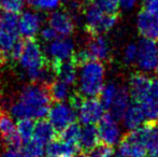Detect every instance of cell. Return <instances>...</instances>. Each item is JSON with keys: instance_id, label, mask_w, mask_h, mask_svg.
<instances>
[{"instance_id": "6da1fadb", "label": "cell", "mask_w": 158, "mask_h": 157, "mask_svg": "<svg viewBox=\"0 0 158 157\" xmlns=\"http://www.w3.org/2000/svg\"><path fill=\"white\" fill-rule=\"evenodd\" d=\"M51 100L48 85L30 84L22 89L17 100L11 105V114L19 119L44 118L51 108Z\"/></svg>"}, {"instance_id": "7a4b0ae2", "label": "cell", "mask_w": 158, "mask_h": 157, "mask_svg": "<svg viewBox=\"0 0 158 157\" xmlns=\"http://www.w3.org/2000/svg\"><path fill=\"white\" fill-rule=\"evenodd\" d=\"M106 68L102 61L88 60L80 66L79 93L84 97H97L104 85Z\"/></svg>"}, {"instance_id": "3957f363", "label": "cell", "mask_w": 158, "mask_h": 157, "mask_svg": "<svg viewBox=\"0 0 158 157\" xmlns=\"http://www.w3.org/2000/svg\"><path fill=\"white\" fill-rule=\"evenodd\" d=\"M83 19L86 34L89 36H101L114 27L118 19V14H106L92 3L84 8Z\"/></svg>"}, {"instance_id": "277c9868", "label": "cell", "mask_w": 158, "mask_h": 157, "mask_svg": "<svg viewBox=\"0 0 158 157\" xmlns=\"http://www.w3.org/2000/svg\"><path fill=\"white\" fill-rule=\"evenodd\" d=\"M19 19L15 13L6 12L0 16V51L10 55L19 41Z\"/></svg>"}, {"instance_id": "5b68a950", "label": "cell", "mask_w": 158, "mask_h": 157, "mask_svg": "<svg viewBox=\"0 0 158 157\" xmlns=\"http://www.w3.org/2000/svg\"><path fill=\"white\" fill-rule=\"evenodd\" d=\"M137 63L142 71L150 72L155 69L158 61V45L156 41L142 38L137 45Z\"/></svg>"}, {"instance_id": "8992f818", "label": "cell", "mask_w": 158, "mask_h": 157, "mask_svg": "<svg viewBox=\"0 0 158 157\" xmlns=\"http://www.w3.org/2000/svg\"><path fill=\"white\" fill-rule=\"evenodd\" d=\"M48 122L56 131L60 132L67 126L74 123L77 119V111L66 102H55L48 110Z\"/></svg>"}, {"instance_id": "52a82bcc", "label": "cell", "mask_w": 158, "mask_h": 157, "mask_svg": "<svg viewBox=\"0 0 158 157\" xmlns=\"http://www.w3.org/2000/svg\"><path fill=\"white\" fill-rule=\"evenodd\" d=\"M104 114V108L96 97H85L77 110V116L83 125H95L99 123Z\"/></svg>"}, {"instance_id": "ba28073f", "label": "cell", "mask_w": 158, "mask_h": 157, "mask_svg": "<svg viewBox=\"0 0 158 157\" xmlns=\"http://www.w3.org/2000/svg\"><path fill=\"white\" fill-rule=\"evenodd\" d=\"M97 128L102 143L110 147L119 143L122 139V131L118 126V121H116L109 112L103 114Z\"/></svg>"}, {"instance_id": "9c48e42d", "label": "cell", "mask_w": 158, "mask_h": 157, "mask_svg": "<svg viewBox=\"0 0 158 157\" xmlns=\"http://www.w3.org/2000/svg\"><path fill=\"white\" fill-rule=\"evenodd\" d=\"M73 53H74L73 41L67 37H61L48 43L46 48V55H48L46 59L48 63L68 60L72 57Z\"/></svg>"}, {"instance_id": "30bf717a", "label": "cell", "mask_w": 158, "mask_h": 157, "mask_svg": "<svg viewBox=\"0 0 158 157\" xmlns=\"http://www.w3.org/2000/svg\"><path fill=\"white\" fill-rule=\"evenodd\" d=\"M84 51L89 60L106 61L110 59L111 48L109 42L101 36H89Z\"/></svg>"}, {"instance_id": "8fae6325", "label": "cell", "mask_w": 158, "mask_h": 157, "mask_svg": "<svg viewBox=\"0 0 158 157\" xmlns=\"http://www.w3.org/2000/svg\"><path fill=\"white\" fill-rule=\"evenodd\" d=\"M153 80L146 74L141 72H135L131 74L129 79V94L135 100V102L140 103L150 93L152 88Z\"/></svg>"}, {"instance_id": "7c38bea8", "label": "cell", "mask_w": 158, "mask_h": 157, "mask_svg": "<svg viewBox=\"0 0 158 157\" xmlns=\"http://www.w3.org/2000/svg\"><path fill=\"white\" fill-rule=\"evenodd\" d=\"M148 150L138 139L133 130L122 137L118 145V154L127 157H146Z\"/></svg>"}, {"instance_id": "4fadbf2b", "label": "cell", "mask_w": 158, "mask_h": 157, "mask_svg": "<svg viewBox=\"0 0 158 157\" xmlns=\"http://www.w3.org/2000/svg\"><path fill=\"white\" fill-rule=\"evenodd\" d=\"M48 25L59 37H68L74 31L75 23L72 15L66 11H55L48 17Z\"/></svg>"}, {"instance_id": "5bb4252c", "label": "cell", "mask_w": 158, "mask_h": 157, "mask_svg": "<svg viewBox=\"0 0 158 157\" xmlns=\"http://www.w3.org/2000/svg\"><path fill=\"white\" fill-rule=\"evenodd\" d=\"M137 27L143 38L158 41V14L142 10L138 15Z\"/></svg>"}, {"instance_id": "9a60e30c", "label": "cell", "mask_w": 158, "mask_h": 157, "mask_svg": "<svg viewBox=\"0 0 158 157\" xmlns=\"http://www.w3.org/2000/svg\"><path fill=\"white\" fill-rule=\"evenodd\" d=\"M42 16L33 11H25L19 19V31L26 39H33L39 32Z\"/></svg>"}, {"instance_id": "2e32d148", "label": "cell", "mask_w": 158, "mask_h": 157, "mask_svg": "<svg viewBox=\"0 0 158 157\" xmlns=\"http://www.w3.org/2000/svg\"><path fill=\"white\" fill-rule=\"evenodd\" d=\"M133 132L138 137L141 143L146 147L148 152H151L158 147V122H146L140 127L133 129Z\"/></svg>"}, {"instance_id": "e0dca14e", "label": "cell", "mask_w": 158, "mask_h": 157, "mask_svg": "<svg viewBox=\"0 0 158 157\" xmlns=\"http://www.w3.org/2000/svg\"><path fill=\"white\" fill-rule=\"evenodd\" d=\"M81 151L77 144L69 143L61 139L52 140L48 143V147L45 149L46 157H75L79 155V152Z\"/></svg>"}, {"instance_id": "ac0fdd59", "label": "cell", "mask_w": 158, "mask_h": 157, "mask_svg": "<svg viewBox=\"0 0 158 157\" xmlns=\"http://www.w3.org/2000/svg\"><path fill=\"white\" fill-rule=\"evenodd\" d=\"M52 70L54 71L55 76L57 80L64 82L69 85H73L77 81V65L72 60L64 61H55V63H48Z\"/></svg>"}, {"instance_id": "d6986e66", "label": "cell", "mask_w": 158, "mask_h": 157, "mask_svg": "<svg viewBox=\"0 0 158 157\" xmlns=\"http://www.w3.org/2000/svg\"><path fill=\"white\" fill-rule=\"evenodd\" d=\"M145 119L148 122L158 121V79L153 80L152 88L148 96L140 102Z\"/></svg>"}, {"instance_id": "ffe728a7", "label": "cell", "mask_w": 158, "mask_h": 157, "mask_svg": "<svg viewBox=\"0 0 158 157\" xmlns=\"http://www.w3.org/2000/svg\"><path fill=\"white\" fill-rule=\"evenodd\" d=\"M129 99H130V94L126 86H117V92L114 97L112 105L110 107V112L109 113L113 116L116 121H121L124 116V113L128 108Z\"/></svg>"}, {"instance_id": "44dd1931", "label": "cell", "mask_w": 158, "mask_h": 157, "mask_svg": "<svg viewBox=\"0 0 158 157\" xmlns=\"http://www.w3.org/2000/svg\"><path fill=\"white\" fill-rule=\"evenodd\" d=\"M122 119H123L124 126L128 131L140 127L145 121V115L141 105L138 102L129 105Z\"/></svg>"}, {"instance_id": "7402d4cb", "label": "cell", "mask_w": 158, "mask_h": 157, "mask_svg": "<svg viewBox=\"0 0 158 157\" xmlns=\"http://www.w3.org/2000/svg\"><path fill=\"white\" fill-rule=\"evenodd\" d=\"M99 132L95 125H84L82 128L81 137L79 141V147L83 154H86L93 150L99 143Z\"/></svg>"}, {"instance_id": "603a6c76", "label": "cell", "mask_w": 158, "mask_h": 157, "mask_svg": "<svg viewBox=\"0 0 158 157\" xmlns=\"http://www.w3.org/2000/svg\"><path fill=\"white\" fill-rule=\"evenodd\" d=\"M55 138H56V130L48 121L41 118L35 124L32 139H35L38 142L44 145L50 143Z\"/></svg>"}, {"instance_id": "cb8c5ba5", "label": "cell", "mask_w": 158, "mask_h": 157, "mask_svg": "<svg viewBox=\"0 0 158 157\" xmlns=\"http://www.w3.org/2000/svg\"><path fill=\"white\" fill-rule=\"evenodd\" d=\"M70 86L71 85L64 83L60 80H54L52 83L48 85L51 99L55 102H64V100L69 99L71 95Z\"/></svg>"}, {"instance_id": "d4e9b609", "label": "cell", "mask_w": 158, "mask_h": 157, "mask_svg": "<svg viewBox=\"0 0 158 157\" xmlns=\"http://www.w3.org/2000/svg\"><path fill=\"white\" fill-rule=\"evenodd\" d=\"M35 123L30 118H21L16 124V131L24 143L29 142L33 138Z\"/></svg>"}, {"instance_id": "484cf974", "label": "cell", "mask_w": 158, "mask_h": 157, "mask_svg": "<svg viewBox=\"0 0 158 157\" xmlns=\"http://www.w3.org/2000/svg\"><path fill=\"white\" fill-rule=\"evenodd\" d=\"M81 132H82V128L81 126L77 123H72L69 126H67L64 130H61L59 132V139L66 141L69 143H73V144H77L79 145V141H80V137H81Z\"/></svg>"}, {"instance_id": "4316f807", "label": "cell", "mask_w": 158, "mask_h": 157, "mask_svg": "<svg viewBox=\"0 0 158 157\" xmlns=\"http://www.w3.org/2000/svg\"><path fill=\"white\" fill-rule=\"evenodd\" d=\"M116 92H117V85L115 83H112V82H110V83L106 84V85H103V87H102L101 92H100V102H101V105H103L104 109L109 110L111 107V105H112L113 100H114V97L115 95H116Z\"/></svg>"}, {"instance_id": "83f0119b", "label": "cell", "mask_w": 158, "mask_h": 157, "mask_svg": "<svg viewBox=\"0 0 158 157\" xmlns=\"http://www.w3.org/2000/svg\"><path fill=\"white\" fill-rule=\"evenodd\" d=\"M22 155L23 157H44L45 155L44 145L35 139H31L29 142L25 143V145L23 147Z\"/></svg>"}, {"instance_id": "f1b7e54d", "label": "cell", "mask_w": 158, "mask_h": 157, "mask_svg": "<svg viewBox=\"0 0 158 157\" xmlns=\"http://www.w3.org/2000/svg\"><path fill=\"white\" fill-rule=\"evenodd\" d=\"M93 3L106 14H118L119 0H94Z\"/></svg>"}, {"instance_id": "f546056e", "label": "cell", "mask_w": 158, "mask_h": 157, "mask_svg": "<svg viewBox=\"0 0 158 157\" xmlns=\"http://www.w3.org/2000/svg\"><path fill=\"white\" fill-rule=\"evenodd\" d=\"M14 131H16V125H15L12 118L6 115V114H3V115L1 114V116H0V137H1V139Z\"/></svg>"}, {"instance_id": "4dcf8cb0", "label": "cell", "mask_w": 158, "mask_h": 157, "mask_svg": "<svg viewBox=\"0 0 158 157\" xmlns=\"http://www.w3.org/2000/svg\"><path fill=\"white\" fill-rule=\"evenodd\" d=\"M25 0H0V8L4 12L19 13L23 10Z\"/></svg>"}, {"instance_id": "1f68e13d", "label": "cell", "mask_w": 158, "mask_h": 157, "mask_svg": "<svg viewBox=\"0 0 158 157\" xmlns=\"http://www.w3.org/2000/svg\"><path fill=\"white\" fill-rule=\"evenodd\" d=\"M113 154V147L104 143H98L93 150L85 155L87 157H111Z\"/></svg>"}, {"instance_id": "d6a6232c", "label": "cell", "mask_w": 158, "mask_h": 157, "mask_svg": "<svg viewBox=\"0 0 158 157\" xmlns=\"http://www.w3.org/2000/svg\"><path fill=\"white\" fill-rule=\"evenodd\" d=\"M30 6L37 10L51 11L58 6L59 0H27Z\"/></svg>"}, {"instance_id": "836d02e7", "label": "cell", "mask_w": 158, "mask_h": 157, "mask_svg": "<svg viewBox=\"0 0 158 157\" xmlns=\"http://www.w3.org/2000/svg\"><path fill=\"white\" fill-rule=\"evenodd\" d=\"M137 52L138 48L137 45L133 43H130L125 48L124 50V61L127 64V65H131V64L135 63V59H137Z\"/></svg>"}, {"instance_id": "e575fe53", "label": "cell", "mask_w": 158, "mask_h": 157, "mask_svg": "<svg viewBox=\"0 0 158 157\" xmlns=\"http://www.w3.org/2000/svg\"><path fill=\"white\" fill-rule=\"evenodd\" d=\"M40 36H41V39L43 40L44 42H48V43L54 41L55 39L59 38L58 34H57L51 26L43 28V29L41 30V32H40Z\"/></svg>"}, {"instance_id": "d590c367", "label": "cell", "mask_w": 158, "mask_h": 157, "mask_svg": "<svg viewBox=\"0 0 158 157\" xmlns=\"http://www.w3.org/2000/svg\"><path fill=\"white\" fill-rule=\"evenodd\" d=\"M142 6H143L142 10L146 12L158 14V0H143Z\"/></svg>"}, {"instance_id": "8d00e7d4", "label": "cell", "mask_w": 158, "mask_h": 157, "mask_svg": "<svg viewBox=\"0 0 158 157\" xmlns=\"http://www.w3.org/2000/svg\"><path fill=\"white\" fill-rule=\"evenodd\" d=\"M135 2H137V0H119V6H121V8H123L124 10L128 11V10H131V9L135 6Z\"/></svg>"}, {"instance_id": "74e56055", "label": "cell", "mask_w": 158, "mask_h": 157, "mask_svg": "<svg viewBox=\"0 0 158 157\" xmlns=\"http://www.w3.org/2000/svg\"><path fill=\"white\" fill-rule=\"evenodd\" d=\"M0 157H23V155H22V153H19V150L8 149L3 153L0 154Z\"/></svg>"}, {"instance_id": "f35d334b", "label": "cell", "mask_w": 158, "mask_h": 157, "mask_svg": "<svg viewBox=\"0 0 158 157\" xmlns=\"http://www.w3.org/2000/svg\"><path fill=\"white\" fill-rule=\"evenodd\" d=\"M6 58H8V55H6V53H3V52L0 51V67H2V66L6 64Z\"/></svg>"}, {"instance_id": "ab89813d", "label": "cell", "mask_w": 158, "mask_h": 157, "mask_svg": "<svg viewBox=\"0 0 158 157\" xmlns=\"http://www.w3.org/2000/svg\"><path fill=\"white\" fill-rule=\"evenodd\" d=\"M148 155H150V157H158V147L152 150L151 152H148Z\"/></svg>"}, {"instance_id": "60d3db41", "label": "cell", "mask_w": 158, "mask_h": 157, "mask_svg": "<svg viewBox=\"0 0 158 157\" xmlns=\"http://www.w3.org/2000/svg\"><path fill=\"white\" fill-rule=\"evenodd\" d=\"M155 73H156V76H157V78H158V61H157V65H156V67H155Z\"/></svg>"}, {"instance_id": "b9f144b4", "label": "cell", "mask_w": 158, "mask_h": 157, "mask_svg": "<svg viewBox=\"0 0 158 157\" xmlns=\"http://www.w3.org/2000/svg\"><path fill=\"white\" fill-rule=\"evenodd\" d=\"M75 157H87V156H86L85 154H83V155H77Z\"/></svg>"}, {"instance_id": "7bdbcfd3", "label": "cell", "mask_w": 158, "mask_h": 157, "mask_svg": "<svg viewBox=\"0 0 158 157\" xmlns=\"http://www.w3.org/2000/svg\"><path fill=\"white\" fill-rule=\"evenodd\" d=\"M115 157H127V156H124V155H121V154H117Z\"/></svg>"}, {"instance_id": "ee69618b", "label": "cell", "mask_w": 158, "mask_h": 157, "mask_svg": "<svg viewBox=\"0 0 158 157\" xmlns=\"http://www.w3.org/2000/svg\"><path fill=\"white\" fill-rule=\"evenodd\" d=\"M84 1H89L90 2V1H94V0H84Z\"/></svg>"}, {"instance_id": "f6af8a7d", "label": "cell", "mask_w": 158, "mask_h": 157, "mask_svg": "<svg viewBox=\"0 0 158 157\" xmlns=\"http://www.w3.org/2000/svg\"><path fill=\"white\" fill-rule=\"evenodd\" d=\"M0 143H2V139H1V137H0Z\"/></svg>"}, {"instance_id": "bcb514c9", "label": "cell", "mask_w": 158, "mask_h": 157, "mask_svg": "<svg viewBox=\"0 0 158 157\" xmlns=\"http://www.w3.org/2000/svg\"><path fill=\"white\" fill-rule=\"evenodd\" d=\"M63 1H72V0H63Z\"/></svg>"}, {"instance_id": "7dc6e473", "label": "cell", "mask_w": 158, "mask_h": 157, "mask_svg": "<svg viewBox=\"0 0 158 157\" xmlns=\"http://www.w3.org/2000/svg\"><path fill=\"white\" fill-rule=\"evenodd\" d=\"M0 116H1V108H0Z\"/></svg>"}, {"instance_id": "c3c4849f", "label": "cell", "mask_w": 158, "mask_h": 157, "mask_svg": "<svg viewBox=\"0 0 158 157\" xmlns=\"http://www.w3.org/2000/svg\"><path fill=\"white\" fill-rule=\"evenodd\" d=\"M111 157H114V156H111Z\"/></svg>"}, {"instance_id": "681fc988", "label": "cell", "mask_w": 158, "mask_h": 157, "mask_svg": "<svg viewBox=\"0 0 158 157\" xmlns=\"http://www.w3.org/2000/svg\"><path fill=\"white\" fill-rule=\"evenodd\" d=\"M0 16H1V14H0Z\"/></svg>"}]
</instances>
